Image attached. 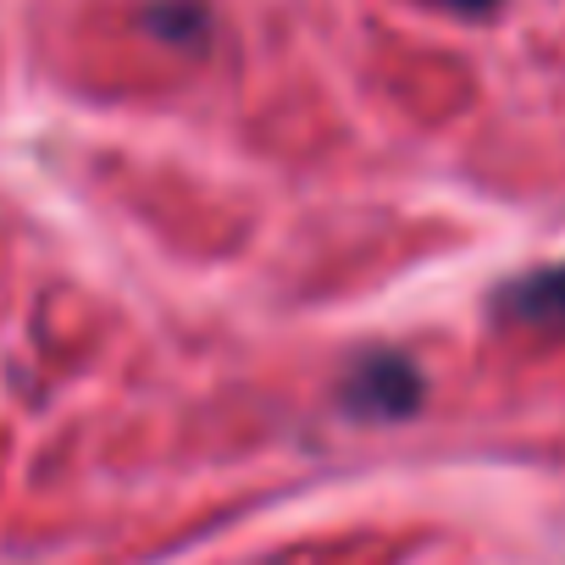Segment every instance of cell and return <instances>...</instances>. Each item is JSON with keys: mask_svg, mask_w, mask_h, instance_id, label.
<instances>
[{"mask_svg": "<svg viewBox=\"0 0 565 565\" xmlns=\"http://www.w3.org/2000/svg\"><path fill=\"white\" fill-rule=\"evenodd\" d=\"M422 372L411 355L399 350H366L355 355V366L344 372V405L361 422H399L422 405Z\"/></svg>", "mask_w": 565, "mask_h": 565, "instance_id": "cell-1", "label": "cell"}, {"mask_svg": "<svg viewBox=\"0 0 565 565\" xmlns=\"http://www.w3.org/2000/svg\"><path fill=\"white\" fill-rule=\"evenodd\" d=\"M499 317L521 322V328L559 333L565 328V266H543V271H526V277L504 282L499 289Z\"/></svg>", "mask_w": 565, "mask_h": 565, "instance_id": "cell-2", "label": "cell"}, {"mask_svg": "<svg viewBox=\"0 0 565 565\" xmlns=\"http://www.w3.org/2000/svg\"><path fill=\"white\" fill-rule=\"evenodd\" d=\"M150 29L161 40H200L205 34V7L200 0H161V7H150Z\"/></svg>", "mask_w": 565, "mask_h": 565, "instance_id": "cell-3", "label": "cell"}, {"mask_svg": "<svg viewBox=\"0 0 565 565\" xmlns=\"http://www.w3.org/2000/svg\"><path fill=\"white\" fill-rule=\"evenodd\" d=\"M444 7H449V12H466V18H477V12H493L499 0H444Z\"/></svg>", "mask_w": 565, "mask_h": 565, "instance_id": "cell-4", "label": "cell"}]
</instances>
